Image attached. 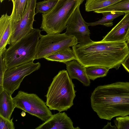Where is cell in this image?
<instances>
[{"label": "cell", "mask_w": 129, "mask_h": 129, "mask_svg": "<svg viewBox=\"0 0 129 129\" xmlns=\"http://www.w3.org/2000/svg\"><path fill=\"white\" fill-rule=\"evenodd\" d=\"M72 48L76 60L86 68L99 66L117 70L129 54L126 41H93Z\"/></svg>", "instance_id": "obj_1"}, {"label": "cell", "mask_w": 129, "mask_h": 129, "mask_svg": "<svg viewBox=\"0 0 129 129\" xmlns=\"http://www.w3.org/2000/svg\"><path fill=\"white\" fill-rule=\"evenodd\" d=\"M90 98L92 109L101 119L129 115V82L98 86Z\"/></svg>", "instance_id": "obj_2"}, {"label": "cell", "mask_w": 129, "mask_h": 129, "mask_svg": "<svg viewBox=\"0 0 129 129\" xmlns=\"http://www.w3.org/2000/svg\"><path fill=\"white\" fill-rule=\"evenodd\" d=\"M67 71H60L53 78L45 95L50 110L67 111L73 105L76 91Z\"/></svg>", "instance_id": "obj_3"}, {"label": "cell", "mask_w": 129, "mask_h": 129, "mask_svg": "<svg viewBox=\"0 0 129 129\" xmlns=\"http://www.w3.org/2000/svg\"><path fill=\"white\" fill-rule=\"evenodd\" d=\"M41 30L34 28L29 34L9 48L3 54L8 69L35 59Z\"/></svg>", "instance_id": "obj_4"}, {"label": "cell", "mask_w": 129, "mask_h": 129, "mask_svg": "<svg viewBox=\"0 0 129 129\" xmlns=\"http://www.w3.org/2000/svg\"><path fill=\"white\" fill-rule=\"evenodd\" d=\"M84 0H58L52 10L42 14L40 28L47 34H60L77 7Z\"/></svg>", "instance_id": "obj_5"}, {"label": "cell", "mask_w": 129, "mask_h": 129, "mask_svg": "<svg viewBox=\"0 0 129 129\" xmlns=\"http://www.w3.org/2000/svg\"><path fill=\"white\" fill-rule=\"evenodd\" d=\"M15 108L21 109L45 122L52 116L46 103L36 94L20 91L13 98Z\"/></svg>", "instance_id": "obj_6"}, {"label": "cell", "mask_w": 129, "mask_h": 129, "mask_svg": "<svg viewBox=\"0 0 129 129\" xmlns=\"http://www.w3.org/2000/svg\"><path fill=\"white\" fill-rule=\"evenodd\" d=\"M78 44L76 39L64 33L41 35L37 47L35 59L44 58L50 54Z\"/></svg>", "instance_id": "obj_7"}, {"label": "cell", "mask_w": 129, "mask_h": 129, "mask_svg": "<svg viewBox=\"0 0 129 129\" xmlns=\"http://www.w3.org/2000/svg\"><path fill=\"white\" fill-rule=\"evenodd\" d=\"M34 61L8 69L4 78L3 87L5 91L12 95L19 88L21 82L26 76L39 70L41 67L39 62Z\"/></svg>", "instance_id": "obj_8"}, {"label": "cell", "mask_w": 129, "mask_h": 129, "mask_svg": "<svg viewBox=\"0 0 129 129\" xmlns=\"http://www.w3.org/2000/svg\"><path fill=\"white\" fill-rule=\"evenodd\" d=\"M80 6L77 7L69 19L64 33L67 36L75 38L78 44L83 45L93 41L90 38L88 26L80 13Z\"/></svg>", "instance_id": "obj_9"}, {"label": "cell", "mask_w": 129, "mask_h": 129, "mask_svg": "<svg viewBox=\"0 0 129 129\" xmlns=\"http://www.w3.org/2000/svg\"><path fill=\"white\" fill-rule=\"evenodd\" d=\"M37 0H30L26 12L16 22L12 24L13 32L9 45L13 44L30 33L36 14L35 9Z\"/></svg>", "instance_id": "obj_10"}, {"label": "cell", "mask_w": 129, "mask_h": 129, "mask_svg": "<svg viewBox=\"0 0 129 129\" xmlns=\"http://www.w3.org/2000/svg\"><path fill=\"white\" fill-rule=\"evenodd\" d=\"M75 127L71 118L65 112H59L52 115L51 117L36 129H78Z\"/></svg>", "instance_id": "obj_11"}, {"label": "cell", "mask_w": 129, "mask_h": 129, "mask_svg": "<svg viewBox=\"0 0 129 129\" xmlns=\"http://www.w3.org/2000/svg\"><path fill=\"white\" fill-rule=\"evenodd\" d=\"M129 34V12L125 13L121 20L103 38V41H126Z\"/></svg>", "instance_id": "obj_12"}, {"label": "cell", "mask_w": 129, "mask_h": 129, "mask_svg": "<svg viewBox=\"0 0 129 129\" xmlns=\"http://www.w3.org/2000/svg\"><path fill=\"white\" fill-rule=\"evenodd\" d=\"M13 32L11 16L7 13L1 15L0 18V55L3 54L6 49Z\"/></svg>", "instance_id": "obj_13"}, {"label": "cell", "mask_w": 129, "mask_h": 129, "mask_svg": "<svg viewBox=\"0 0 129 129\" xmlns=\"http://www.w3.org/2000/svg\"><path fill=\"white\" fill-rule=\"evenodd\" d=\"M69 75L71 79H76L86 86H89L90 81L86 74V68L76 60L69 61L66 63Z\"/></svg>", "instance_id": "obj_14"}, {"label": "cell", "mask_w": 129, "mask_h": 129, "mask_svg": "<svg viewBox=\"0 0 129 129\" xmlns=\"http://www.w3.org/2000/svg\"><path fill=\"white\" fill-rule=\"evenodd\" d=\"M15 108L11 95L4 90L0 93V115L10 119Z\"/></svg>", "instance_id": "obj_15"}, {"label": "cell", "mask_w": 129, "mask_h": 129, "mask_svg": "<svg viewBox=\"0 0 129 129\" xmlns=\"http://www.w3.org/2000/svg\"><path fill=\"white\" fill-rule=\"evenodd\" d=\"M48 61H55L66 63L76 58L73 50L70 47L67 48L48 55L44 57Z\"/></svg>", "instance_id": "obj_16"}, {"label": "cell", "mask_w": 129, "mask_h": 129, "mask_svg": "<svg viewBox=\"0 0 129 129\" xmlns=\"http://www.w3.org/2000/svg\"><path fill=\"white\" fill-rule=\"evenodd\" d=\"M30 0H16L13 4V9L10 15L12 24L17 22L24 15Z\"/></svg>", "instance_id": "obj_17"}, {"label": "cell", "mask_w": 129, "mask_h": 129, "mask_svg": "<svg viewBox=\"0 0 129 129\" xmlns=\"http://www.w3.org/2000/svg\"><path fill=\"white\" fill-rule=\"evenodd\" d=\"M102 18L97 21L90 23H87L89 26H94L102 25L106 27H110L113 25V21L118 17L123 15L124 13L116 11H109L103 12Z\"/></svg>", "instance_id": "obj_18"}, {"label": "cell", "mask_w": 129, "mask_h": 129, "mask_svg": "<svg viewBox=\"0 0 129 129\" xmlns=\"http://www.w3.org/2000/svg\"><path fill=\"white\" fill-rule=\"evenodd\" d=\"M121 0H86L85 4L87 12L95 11L109 6Z\"/></svg>", "instance_id": "obj_19"}, {"label": "cell", "mask_w": 129, "mask_h": 129, "mask_svg": "<svg viewBox=\"0 0 129 129\" xmlns=\"http://www.w3.org/2000/svg\"><path fill=\"white\" fill-rule=\"evenodd\" d=\"M112 11L124 13L129 12V0H121L113 5L94 11V12L102 13L104 12Z\"/></svg>", "instance_id": "obj_20"}, {"label": "cell", "mask_w": 129, "mask_h": 129, "mask_svg": "<svg viewBox=\"0 0 129 129\" xmlns=\"http://www.w3.org/2000/svg\"><path fill=\"white\" fill-rule=\"evenodd\" d=\"M109 69L104 67L95 66L86 68V72L89 79L94 81L98 78L106 76Z\"/></svg>", "instance_id": "obj_21"}, {"label": "cell", "mask_w": 129, "mask_h": 129, "mask_svg": "<svg viewBox=\"0 0 129 129\" xmlns=\"http://www.w3.org/2000/svg\"><path fill=\"white\" fill-rule=\"evenodd\" d=\"M58 0H44L36 3L35 9L36 14L38 13L46 14L50 12Z\"/></svg>", "instance_id": "obj_22"}, {"label": "cell", "mask_w": 129, "mask_h": 129, "mask_svg": "<svg viewBox=\"0 0 129 129\" xmlns=\"http://www.w3.org/2000/svg\"><path fill=\"white\" fill-rule=\"evenodd\" d=\"M127 116L116 118L114 122L117 129H129V116Z\"/></svg>", "instance_id": "obj_23"}, {"label": "cell", "mask_w": 129, "mask_h": 129, "mask_svg": "<svg viewBox=\"0 0 129 129\" xmlns=\"http://www.w3.org/2000/svg\"><path fill=\"white\" fill-rule=\"evenodd\" d=\"M8 69L5 64L3 55H0V93L4 90L3 87L4 76Z\"/></svg>", "instance_id": "obj_24"}, {"label": "cell", "mask_w": 129, "mask_h": 129, "mask_svg": "<svg viewBox=\"0 0 129 129\" xmlns=\"http://www.w3.org/2000/svg\"><path fill=\"white\" fill-rule=\"evenodd\" d=\"M13 118L8 119L0 115V129H14Z\"/></svg>", "instance_id": "obj_25"}, {"label": "cell", "mask_w": 129, "mask_h": 129, "mask_svg": "<svg viewBox=\"0 0 129 129\" xmlns=\"http://www.w3.org/2000/svg\"><path fill=\"white\" fill-rule=\"evenodd\" d=\"M122 65L125 69L129 73V54L122 63Z\"/></svg>", "instance_id": "obj_26"}, {"label": "cell", "mask_w": 129, "mask_h": 129, "mask_svg": "<svg viewBox=\"0 0 129 129\" xmlns=\"http://www.w3.org/2000/svg\"><path fill=\"white\" fill-rule=\"evenodd\" d=\"M103 129H115L117 128L116 126H112L111 125V122H108L107 124L106 125L104 126Z\"/></svg>", "instance_id": "obj_27"}, {"label": "cell", "mask_w": 129, "mask_h": 129, "mask_svg": "<svg viewBox=\"0 0 129 129\" xmlns=\"http://www.w3.org/2000/svg\"><path fill=\"white\" fill-rule=\"evenodd\" d=\"M126 41L127 42H129V34L126 39Z\"/></svg>", "instance_id": "obj_28"}, {"label": "cell", "mask_w": 129, "mask_h": 129, "mask_svg": "<svg viewBox=\"0 0 129 129\" xmlns=\"http://www.w3.org/2000/svg\"><path fill=\"white\" fill-rule=\"evenodd\" d=\"M11 0L12 1L13 4H14L15 3V2L16 1V0Z\"/></svg>", "instance_id": "obj_29"}, {"label": "cell", "mask_w": 129, "mask_h": 129, "mask_svg": "<svg viewBox=\"0 0 129 129\" xmlns=\"http://www.w3.org/2000/svg\"><path fill=\"white\" fill-rule=\"evenodd\" d=\"M128 46H129V42L128 43Z\"/></svg>", "instance_id": "obj_30"}]
</instances>
